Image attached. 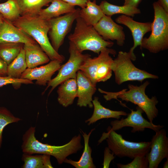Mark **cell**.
<instances>
[{"mask_svg": "<svg viewBox=\"0 0 168 168\" xmlns=\"http://www.w3.org/2000/svg\"><path fill=\"white\" fill-rule=\"evenodd\" d=\"M1 0H0V1H1Z\"/></svg>", "mask_w": 168, "mask_h": 168, "instance_id": "40", "label": "cell"}, {"mask_svg": "<svg viewBox=\"0 0 168 168\" xmlns=\"http://www.w3.org/2000/svg\"><path fill=\"white\" fill-rule=\"evenodd\" d=\"M21 120L15 116L5 107H0V149L2 142V132L4 128L10 124L17 123Z\"/></svg>", "mask_w": 168, "mask_h": 168, "instance_id": "30", "label": "cell"}, {"mask_svg": "<svg viewBox=\"0 0 168 168\" xmlns=\"http://www.w3.org/2000/svg\"><path fill=\"white\" fill-rule=\"evenodd\" d=\"M107 131L103 133L98 142L101 143L106 139L108 147L115 156L133 159L137 156L146 155L149 152L151 142H130L114 130L107 129Z\"/></svg>", "mask_w": 168, "mask_h": 168, "instance_id": "6", "label": "cell"}, {"mask_svg": "<svg viewBox=\"0 0 168 168\" xmlns=\"http://www.w3.org/2000/svg\"><path fill=\"white\" fill-rule=\"evenodd\" d=\"M69 58L64 64L61 65L57 75L47 83L45 91L51 87L49 94L58 86L64 81L70 78H76L77 72L81 66L91 55L83 54L79 52L71 43L69 42Z\"/></svg>", "mask_w": 168, "mask_h": 168, "instance_id": "9", "label": "cell"}, {"mask_svg": "<svg viewBox=\"0 0 168 168\" xmlns=\"http://www.w3.org/2000/svg\"><path fill=\"white\" fill-rule=\"evenodd\" d=\"M12 23L35 41L51 60H58L62 63L64 61V57L54 49L49 40L48 20L38 15H21Z\"/></svg>", "mask_w": 168, "mask_h": 168, "instance_id": "2", "label": "cell"}, {"mask_svg": "<svg viewBox=\"0 0 168 168\" xmlns=\"http://www.w3.org/2000/svg\"><path fill=\"white\" fill-rule=\"evenodd\" d=\"M4 19L2 15L0 13V27L2 24Z\"/></svg>", "mask_w": 168, "mask_h": 168, "instance_id": "38", "label": "cell"}, {"mask_svg": "<svg viewBox=\"0 0 168 168\" xmlns=\"http://www.w3.org/2000/svg\"><path fill=\"white\" fill-rule=\"evenodd\" d=\"M142 110L138 106L136 110H131L130 113L128 114L127 117L122 118L120 120L116 119L110 122L111 127H109L107 129L115 131L125 127L133 128L131 132L134 133L136 132H143L146 128H149L155 132L163 128V125H155L152 122L148 121L142 116Z\"/></svg>", "mask_w": 168, "mask_h": 168, "instance_id": "11", "label": "cell"}, {"mask_svg": "<svg viewBox=\"0 0 168 168\" xmlns=\"http://www.w3.org/2000/svg\"><path fill=\"white\" fill-rule=\"evenodd\" d=\"M157 2L163 9L168 13V0H158Z\"/></svg>", "mask_w": 168, "mask_h": 168, "instance_id": "37", "label": "cell"}, {"mask_svg": "<svg viewBox=\"0 0 168 168\" xmlns=\"http://www.w3.org/2000/svg\"><path fill=\"white\" fill-rule=\"evenodd\" d=\"M95 129L91 130L87 134L82 130L81 132L84 138V148L83 153L79 161H75L67 158L64 162L69 164L76 168H95L96 166L93 163V159L91 156L92 149L89 145L90 136Z\"/></svg>", "mask_w": 168, "mask_h": 168, "instance_id": "22", "label": "cell"}, {"mask_svg": "<svg viewBox=\"0 0 168 168\" xmlns=\"http://www.w3.org/2000/svg\"><path fill=\"white\" fill-rule=\"evenodd\" d=\"M111 69L115 75V81L118 85L130 81L142 82L147 78L158 79V76L136 67L132 62L128 52L119 51L113 60Z\"/></svg>", "mask_w": 168, "mask_h": 168, "instance_id": "8", "label": "cell"}, {"mask_svg": "<svg viewBox=\"0 0 168 168\" xmlns=\"http://www.w3.org/2000/svg\"><path fill=\"white\" fill-rule=\"evenodd\" d=\"M93 26L104 40H116L120 46L124 44L125 35L123 27L115 22L111 16L105 15Z\"/></svg>", "mask_w": 168, "mask_h": 168, "instance_id": "13", "label": "cell"}, {"mask_svg": "<svg viewBox=\"0 0 168 168\" xmlns=\"http://www.w3.org/2000/svg\"><path fill=\"white\" fill-rule=\"evenodd\" d=\"M153 7L154 18L151 33L148 37L143 38L140 48L156 54L168 48V13L157 2L153 3Z\"/></svg>", "mask_w": 168, "mask_h": 168, "instance_id": "5", "label": "cell"}, {"mask_svg": "<svg viewBox=\"0 0 168 168\" xmlns=\"http://www.w3.org/2000/svg\"><path fill=\"white\" fill-rule=\"evenodd\" d=\"M8 65L0 57V76H7V68Z\"/></svg>", "mask_w": 168, "mask_h": 168, "instance_id": "35", "label": "cell"}, {"mask_svg": "<svg viewBox=\"0 0 168 168\" xmlns=\"http://www.w3.org/2000/svg\"><path fill=\"white\" fill-rule=\"evenodd\" d=\"M99 6L105 15L111 16L115 14H122L133 17L135 15L140 14L141 12L140 9L138 7L127 5H116L105 0L102 1Z\"/></svg>", "mask_w": 168, "mask_h": 168, "instance_id": "24", "label": "cell"}, {"mask_svg": "<svg viewBox=\"0 0 168 168\" xmlns=\"http://www.w3.org/2000/svg\"><path fill=\"white\" fill-rule=\"evenodd\" d=\"M116 51L106 48L101 51L97 57L88 58L81 66L82 71L94 84L105 82L112 75L111 66L114 60L110 56L116 54Z\"/></svg>", "mask_w": 168, "mask_h": 168, "instance_id": "7", "label": "cell"}, {"mask_svg": "<svg viewBox=\"0 0 168 168\" xmlns=\"http://www.w3.org/2000/svg\"><path fill=\"white\" fill-rule=\"evenodd\" d=\"M35 128L31 126L23 134L21 148L24 153L52 156L56 159L59 164H61L68 156L76 153L83 147L81 143V137L80 134L74 137L64 145L56 146L40 142L35 137Z\"/></svg>", "mask_w": 168, "mask_h": 168, "instance_id": "1", "label": "cell"}, {"mask_svg": "<svg viewBox=\"0 0 168 168\" xmlns=\"http://www.w3.org/2000/svg\"><path fill=\"white\" fill-rule=\"evenodd\" d=\"M47 7L42 9L38 15L46 20L59 16L75 11V6L62 0H52Z\"/></svg>", "mask_w": 168, "mask_h": 168, "instance_id": "20", "label": "cell"}, {"mask_svg": "<svg viewBox=\"0 0 168 168\" xmlns=\"http://www.w3.org/2000/svg\"><path fill=\"white\" fill-rule=\"evenodd\" d=\"M80 9L49 20L48 35L51 44L57 52L63 44L66 35L70 31L74 21L79 16Z\"/></svg>", "mask_w": 168, "mask_h": 168, "instance_id": "10", "label": "cell"}, {"mask_svg": "<svg viewBox=\"0 0 168 168\" xmlns=\"http://www.w3.org/2000/svg\"><path fill=\"white\" fill-rule=\"evenodd\" d=\"M163 168H168V158L167 160L165 162L163 165Z\"/></svg>", "mask_w": 168, "mask_h": 168, "instance_id": "39", "label": "cell"}, {"mask_svg": "<svg viewBox=\"0 0 168 168\" xmlns=\"http://www.w3.org/2000/svg\"><path fill=\"white\" fill-rule=\"evenodd\" d=\"M105 15L96 0L88 2L85 8L80 9L79 17L88 25L94 26Z\"/></svg>", "mask_w": 168, "mask_h": 168, "instance_id": "23", "label": "cell"}, {"mask_svg": "<svg viewBox=\"0 0 168 168\" xmlns=\"http://www.w3.org/2000/svg\"><path fill=\"white\" fill-rule=\"evenodd\" d=\"M92 102L94 108L93 114L85 121L88 125L103 119L113 118L119 119L121 116H126L128 114L123 111H114L105 108L101 104L97 97H94Z\"/></svg>", "mask_w": 168, "mask_h": 168, "instance_id": "21", "label": "cell"}, {"mask_svg": "<svg viewBox=\"0 0 168 168\" xmlns=\"http://www.w3.org/2000/svg\"><path fill=\"white\" fill-rule=\"evenodd\" d=\"M149 84L148 81H146L139 86L129 84L128 90L124 89L117 92L106 91L100 88L98 89V91L105 94L103 96L106 100L119 98L138 105L145 112L149 122H152L158 115V111L156 106L158 101L156 96L150 98L146 95L145 89Z\"/></svg>", "mask_w": 168, "mask_h": 168, "instance_id": "3", "label": "cell"}, {"mask_svg": "<svg viewBox=\"0 0 168 168\" xmlns=\"http://www.w3.org/2000/svg\"><path fill=\"white\" fill-rule=\"evenodd\" d=\"M69 4L73 6H77L81 8L86 7L87 2L91 0H62Z\"/></svg>", "mask_w": 168, "mask_h": 168, "instance_id": "34", "label": "cell"}, {"mask_svg": "<svg viewBox=\"0 0 168 168\" xmlns=\"http://www.w3.org/2000/svg\"><path fill=\"white\" fill-rule=\"evenodd\" d=\"M52 0H16L21 15H36L42 8L48 6Z\"/></svg>", "mask_w": 168, "mask_h": 168, "instance_id": "26", "label": "cell"}, {"mask_svg": "<svg viewBox=\"0 0 168 168\" xmlns=\"http://www.w3.org/2000/svg\"><path fill=\"white\" fill-rule=\"evenodd\" d=\"M77 105L80 107H93L92 96L96 90V85L91 81L80 70L77 73Z\"/></svg>", "mask_w": 168, "mask_h": 168, "instance_id": "16", "label": "cell"}, {"mask_svg": "<svg viewBox=\"0 0 168 168\" xmlns=\"http://www.w3.org/2000/svg\"><path fill=\"white\" fill-rule=\"evenodd\" d=\"M37 43L32 38L15 26L11 21L4 19L0 27V43Z\"/></svg>", "mask_w": 168, "mask_h": 168, "instance_id": "17", "label": "cell"}, {"mask_svg": "<svg viewBox=\"0 0 168 168\" xmlns=\"http://www.w3.org/2000/svg\"><path fill=\"white\" fill-rule=\"evenodd\" d=\"M0 13L4 19L12 22L21 15V9L16 0H7L0 3Z\"/></svg>", "mask_w": 168, "mask_h": 168, "instance_id": "29", "label": "cell"}, {"mask_svg": "<svg viewBox=\"0 0 168 168\" xmlns=\"http://www.w3.org/2000/svg\"><path fill=\"white\" fill-rule=\"evenodd\" d=\"M49 155L36 154H29L24 153L22 160L24 162L23 168H52Z\"/></svg>", "mask_w": 168, "mask_h": 168, "instance_id": "25", "label": "cell"}, {"mask_svg": "<svg viewBox=\"0 0 168 168\" xmlns=\"http://www.w3.org/2000/svg\"><path fill=\"white\" fill-rule=\"evenodd\" d=\"M114 154L108 147H106L104 151V159L103 164V168H109L111 161L115 158Z\"/></svg>", "mask_w": 168, "mask_h": 168, "instance_id": "33", "label": "cell"}, {"mask_svg": "<svg viewBox=\"0 0 168 168\" xmlns=\"http://www.w3.org/2000/svg\"><path fill=\"white\" fill-rule=\"evenodd\" d=\"M116 22L119 24L124 25L131 31L133 40V45L128 52L132 60H136V57L133 53L137 46L140 47L142 40L144 35L151 31L152 22H140L136 21L130 16L122 15L115 19Z\"/></svg>", "mask_w": 168, "mask_h": 168, "instance_id": "14", "label": "cell"}, {"mask_svg": "<svg viewBox=\"0 0 168 168\" xmlns=\"http://www.w3.org/2000/svg\"><path fill=\"white\" fill-rule=\"evenodd\" d=\"M33 83L32 81L21 78L14 79L7 76H0V87L11 84L15 87H18L22 84H31Z\"/></svg>", "mask_w": 168, "mask_h": 168, "instance_id": "32", "label": "cell"}, {"mask_svg": "<svg viewBox=\"0 0 168 168\" xmlns=\"http://www.w3.org/2000/svg\"><path fill=\"white\" fill-rule=\"evenodd\" d=\"M130 163L126 164H117L119 168H148V162L146 155L135 156Z\"/></svg>", "mask_w": 168, "mask_h": 168, "instance_id": "31", "label": "cell"}, {"mask_svg": "<svg viewBox=\"0 0 168 168\" xmlns=\"http://www.w3.org/2000/svg\"><path fill=\"white\" fill-rule=\"evenodd\" d=\"M62 63L58 60H51L48 64L40 67L27 68L20 78L36 80V85L46 86L51 80L52 76L60 69Z\"/></svg>", "mask_w": 168, "mask_h": 168, "instance_id": "15", "label": "cell"}, {"mask_svg": "<svg viewBox=\"0 0 168 168\" xmlns=\"http://www.w3.org/2000/svg\"><path fill=\"white\" fill-rule=\"evenodd\" d=\"M23 48L27 68H35L49 62V58L37 43L24 44Z\"/></svg>", "mask_w": 168, "mask_h": 168, "instance_id": "18", "label": "cell"}, {"mask_svg": "<svg viewBox=\"0 0 168 168\" xmlns=\"http://www.w3.org/2000/svg\"><path fill=\"white\" fill-rule=\"evenodd\" d=\"M57 91L58 101L64 107L72 105L77 96L76 78H70L62 82Z\"/></svg>", "mask_w": 168, "mask_h": 168, "instance_id": "19", "label": "cell"}, {"mask_svg": "<svg viewBox=\"0 0 168 168\" xmlns=\"http://www.w3.org/2000/svg\"><path fill=\"white\" fill-rule=\"evenodd\" d=\"M24 44L21 43H0V57L8 65L19 54Z\"/></svg>", "mask_w": 168, "mask_h": 168, "instance_id": "28", "label": "cell"}, {"mask_svg": "<svg viewBox=\"0 0 168 168\" xmlns=\"http://www.w3.org/2000/svg\"><path fill=\"white\" fill-rule=\"evenodd\" d=\"M142 0H124V5L138 7Z\"/></svg>", "mask_w": 168, "mask_h": 168, "instance_id": "36", "label": "cell"}, {"mask_svg": "<svg viewBox=\"0 0 168 168\" xmlns=\"http://www.w3.org/2000/svg\"><path fill=\"white\" fill-rule=\"evenodd\" d=\"M27 68L23 48L19 54L9 64L7 68V76L14 79H20Z\"/></svg>", "mask_w": 168, "mask_h": 168, "instance_id": "27", "label": "cell"}, {"mask_svg": "<svg viewBox=\"0 0 168 168\" xmlns=\"http://www.w3.org/2000/svg\"><path fill=\"white\" fill-rule=\"evenodd\" d=\"M151 140L150 152L146 155L148 168H157L164 158H168V138L166 131L161 128L155 132Z\"/></svg>", "mask_w": 168, "mask_h": 168, "instance_id": "12", "label": "cell"}, {"mask_svg": "<svg viewBox=\"0 0 168 168\" xmlns=\"http://www.w3.org/2000/svg\"><path fill=\"white\" fill-rule=\"evenodd\" d=\"M76 21L74 31L69 35L68 39L80 52L89 50L99 54L103 49L113 45V42L104 40L93 26L87 24L79 16Z\"/></svg>", "mask_w": 168, "mask_h": 168, "instance_id": "4", "label": "cell"}]
</instances>
